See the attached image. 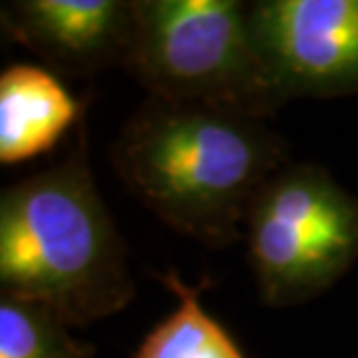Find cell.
<instances>
[{
    "instance_id": "6da1fadb",
    "label": "cell",
    "mask_w": 358,
    "mask_h": 358,
    "mask_svg": "<svg viewBox=\"0 0 358 358\" xmlns=\"http://www.w3.org/2000/svg\"><path fill=\"white\" fill-rule=\"evenodd\" d=\"M268 119L149 96L110 147L121 184L175 233L221 249L245 238L254 200L289 163Z\"/></svg>"
},
{
    "instance_id": "7a4b0ae2",
    "label": "cell",
    "mask_w": 358,
    "mask_h": 358,
    "mask_svg": "<svg viewBox=\"0 0 358 358\" xmlns=\"http://www.w3.org/2000/svg\"><path fill=\"white\" fill-rule=\"evenodd\" d=\"M0 284L77 328L133 300L128 247L93 179L87 119L66 159L0 196Z\"/></svg>"
},
{
    "instance_id": "3957f363",
    "label": "cell",
    "mask_w": 358,
    "mask_h": 358,
    "mask_svg": "<svg viewBox=\"0 0 358 358\" xmlns=\"http://www.w3.org/2000/svg\"><path fill=\"white\" fill-rule=\"evenodd\" d=\"M126 70L149 96L270 119L279 100L238 0H135Z\"/></svg>"
},
{
    "instance_id": "277c9868",
    "label": "cell",
    "mask_w": 358,
    "mask_h": 358,
    "mask_svg": "<svg viewBox=\"0 0 358 358\" xmlns=\"http://www.w3.org/2000/svg\"><path fill=\"white\" fill-rule=\"evenodd\" d=\"M245 238L263 303L300 305L358 261V198L319 163H286L254 200Z\"/></svg>"
},
{
    "instance_id": "5b68a950",
    "label": "cell",
    "mask_w": 358,
    "mask_h": 358,
    "mask_svg": "<svg viewBox=\"0 0 358 358\" xmlns=\"http://www.w3.org/2000/svg\"><path fill=\"white\" fill-rule=\"evenodd\" d=\"M249 28L279 105L358 93V0H256Z\"/></svg>"
},
{
    "instance_id": "8992f818",
    "label": "cell",
    "mask_w": 358,
    "mask_h": 358,
    "mask_svg": "<svg viewBox=\"0 0 358 358\" xmlns=\"http://www.w3.org/2000/svg\"><path fill=\"white\" fill-rule=\"evenodd\" d=\"M0 24L63 77H93L126 68L135 38V0H10Z\"/></svg>"
},
{
    "instance_id": "52a82bcc",
    "label": "cell",
    "mask_w": 358,
    "mask_h": 358,
    "mask_svg": "<svg viewBox=\"0 0 358 358\" xmlns=\"http://www.w3.org/2000/svg\"><path fill=\"white\" fill-rule=\"evenodd\" d=\"M87 100L75 98L52 70L17 63L0 73V163L17 166L59 145L84 121Z\"/></svg>"
},
{
    "instance_id": "ba28073f",
    "label": "cell",
    "mask_w": 358,
    "mask_h": 358,
    "mask_svg": "<svg viewBox=\"0 0 358 358\" xmlns=\"http://www.w3.org/2000/svg\"><path fill=\"white\" fill-rule=\"evenodd\" d=\"M154 277L177 298V307L142 338L133 358H249L233 333L200 303L210 277L196 286L175 270L154 272Z\"/></svg>"
},
{
    "instance_id": "9c48e42d",
    "label": "cell",
    "mask_w": 358,
    "mask_h": 358,
    "mask_svg": "<svg viewBox=\"0 0 358 358\" xmlns=\"http://www.w3.org/2000/svg\"><path fill=\"white\" fill-rule=\"evenodd\" d=\"M91 342L75 340L49 307L0 293V358H93Z\"/></svg>"
}]
</instances>
